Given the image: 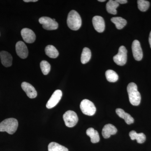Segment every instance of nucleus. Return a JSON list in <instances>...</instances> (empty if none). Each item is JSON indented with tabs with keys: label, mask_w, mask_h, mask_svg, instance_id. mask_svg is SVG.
<instances>
[{
	"label": "nucleus",
	"mask_w": 151,
	"mask_h": 151,
	"mask_svg": "<svg viewBox=\"0 0 151 151\" xmlns=\"http://www.w3.org/2000/svg\"><path fill=\"white\" fill-rule=\"evenodd\" d=\"M119 6V4L116 1L110 0L106 4V9L109 14L115 15L117 13L116 9Z\"/></svg>",
	"instance_id": "6ab92c4d"
},
{
	"label": "nucleus",
	"mask_w": 151,
	"mask_h": 151,
	"mask_svg": "<svg viewBox=\"0 0 151 151\" xmlns=\"http://www.w3.org/2000/svg\"><path fill=\"white\" fill-rule=\"evenodd\" d=\"M48 151H68V149L58 143L52 142L49 144Z\"/></svg>",
	"instance_id": "4be33fe9"
},
{
	"label": "nucleus",
	"mask_w": 151,
	"mask_h": 151,
	"mask_svg": "<svg viewBox=\"0 0 151 151\" xmlns=\"http://www.w3.org/2000/svg\"><path fill=\"white\" fill-rule=\"evenodd\" d=\"M46 55L52 58H55L59 55V52L57 49L53 45H48L45 48Z\"/></svg>",
	"instance_id": "aec40b11"
},
{
	"label": "nucleus",
	"mask_w": 151,
	"mask_h": 151,
	"mask_svg": "<svg viewBox=\"0 0 151 151\" xmlns=\"http://www.w3.org/2000/svg\"><path fill=\"white\" fill-rule=\"evenodd\" d=\"M37 0H24V1L25 2H35L37 1Z\"/></svg>",
	"instance_id": "cd10ccee"
},
{
	"label": "nucleus",
	"mask_w": 151,
	"mask_h": 151,
	"mask_svg": "<svg viewBox=\"0 0 151 151\" xmlns=\"http://www.w3.org/2000/svg\"><path fill=\"white\" fill-rule=\"evenodd\" d=\"M116 113L120 118L124 119L127 124L130 125V124L134 123V118L132 117L130 114L126 113L124 110L121 108L116 109Z\"/></svg>",
	"instance_id": "dca6fc26"
},
{
	"label": "nucleus",
	"mask_w": 151,
	"mask_h": 151,
	"mask_svg": "<svg viewBox=\"0 0 151 151\" xmlns=\"http://www.w3.org/2000/svg\"><path fill=\"white\" fill-rule=\"evenodd\" d=\"M105 1H106L105 0H98V1L102 2H105Z\"/></svg>",
	"instance_id": "c756f323"
},
{
	"label": "nucleus",
	"mask_w": 151,
	"mask_h": 151,
	"mask_svg": "<svg viewBox=\"0 0 151 151\" xmlns=\"http://www.w3.org/2000/svg\"><path fill=\"white\" fill-rule=\"evenodd\" d=\"M39 22L42 25V27L47 30H55L58 28V23L48 17H42L39 19Z\"/></svg>",
	"instance_id": "0eeeda50"
},
{
	"label": "nucleus",
	"mask_w": 151,
	"mask_h": 151,
	"mask_svg": "<svg viewBox=\"0 0 151 151\" xmlns=\"http://www.w3.org/2000/svg\"><path fill=\"white\" fill-rule=\"evenodd\" d=\"M17 54L22 59L27 58L28 55V50L25 44L22 41H19L16 45Z\"/></svg>",
	"instance_id": "9b49d317"
},
{
	"label": "nucleus",
	"mask_w": 151,
	"mask_h": 151,
	"mask_svg": "<svg viewBox=\"0 0 151 151\" xmlns=\"http://www.w3.org/2000/svg\"><path fill=\"white\" fill-rule=\"evenodd\" d=\"M130 103L134 106H138L140 103L141 96L138 91L137 84L131 82L128 84L127 88Z\"/></svg>",
	"instance_id": "f257e3e1"
},
{
	"label": "nucleus",
	"mask_w": 151,
	"mask_h": 151,
	"mask_svg": "<svg viewBox=\"0 0 151 151\" xmlns=\"http://www.w3.org/2000/svg\"><path fill=\"white\" fill-rule=\"evenodd\" d=\"M0 58L3 65L6 67L11 66L12 64L13 58L12 55L7 52L1 51L0 52Z\"/></svg>",
	"instance_id": "2eb2a0df"
},
{
	"label": "nucleus",
	"mask_w": 151,
	"mask_h": 151,
	"mask_svg": "<svg viewBox=\"0 0 151 151\" xmlns=\"http://www.w3.org/2000/svg\"><path fill=\"white\" fill-rule=\"evenodd\" d=\"M127 50L125 47L121 46L119 47L118 54L113 57V60L119 65H124L127 62Z\"/></svg>",
	"instance_id": "423d86ee"
},
{
	"label": "nucleus",
	"mask_w": 151,
	"mask_h": 151,
	"mask_svg": "<svg viewBox=\"0 0 151 151\" xmlns=\"http://www.w3.org/2000/svg\"><path fill=\"white\" fill-rule=\"evenodd\" d=\"M67 24L68 27L73 30H77L81 27V19L77 12L72 10L69 13L68 16Z\"/></svg>",
	"instance_id": "7ed1b4c3"
},
{
	"label": "nucleus",
	"mask_w": 151,
	"mask_h": 151,
	"mask_svg": "<svg viewBox=\"0 0 151 151\" xmlns=\"http://www.w3.org/2000/svg\"><path fill=\"white\" fill-rule=\"evenodd\" d=\"M107 80L111 82H115L119 79V76L115 71L112 70H108L105 72Z\"/></svg>",
	"instance_id": "b1692460"
},
{
	"label": "nucleus",
	"mask_w": 151,
	"mask_h": 151,
	"mask_svg": "<svg viewBox=\"0 0 151 151\" xmlns=\"http://www.w3.org/2000/svg\"><path fill=\"white\" fill-rule=\"evenodd\" d=\"M92 24L97 32H103L105 30V23L104 19L99 16H94L92 19Z\"/></svg>",
	"instance_id": "ddd939ff"
},
{
	"label": "nucleus",
	"mask_w": 151,
	"mask_h": 151,
	"mask_svg": "<svg viewBox=\"0 0 151 151\" xmlns=\"http://www.w3.org/2000/svg\"><path fill=\"white\" fill-rule=\"evenodd\" d=\"M62 96V92L60 90H56L52 94L51 97L47 101V108L51 109L56 106L60 101Z\"/></svg>",
	"instance_id": "6e6552de"
},
{
	"label": "nucleus",
	"mask_w": 151,
	"mask_h": 151,
	"mask_svg": "<svg viewBox=\"0 0 151 151\" xmlns=\"http://www.w3.org/2000/svg\"><path fill=\"white\" fill-rule=\"evenodd\" d=\"M116 1L119 4H125L128 2V1L127 0H116Z\"/></svg>",
	"instance_id": "bb28decb"
},
{
	"label": "nucleus",
	"mask_w": 151,
	"mask_h": 151,
	"mask_svg": "<svg viewBox=\"0 0 151 151\" xmlns=\"http://www.w3.org/2000/svg\"><path fill=\"white\" fill-rule=\"evenodd\" d=\"M91 58V52L90 49L87 47L83 49L81 53V63L86 64L90 60Z\"/></svg>",
	"instance_id": "5701e85b"
},
{
	"label": "nucleus",
	"mask_w": 151,
	"mask_h": 151,
	"mask_svg": "<svg viewBox=\"0 0 151 151\" xmlns=\"http://www.w3.org/2000/svg\"><path fill=\"white\" fill-rule=\"evenodd\" d=\"M63 119L65 126L71 128L76 125L78 122V117L77 114L74 111H66L63 115Z\"/></svg>",
	"instance_id": "39448f33"
},
{
	"label": "nucleus",
	"mask_w": 151,
	"mask_h": 151,
	"mask_svg": "<svg viewBox=\"0 0 151 151\" xmlns=\"http://www.w3.org/2000/svg\"><path fill=\"white\" fill-rule=\"evenodd\" d=\"M21 34L24 40L27 43H32L35 41V34L32 30L25 28L22 30Z\"/></svg>",
	"instance_id": "9d476101"
},
{
	"label": "nucleus",
	"mask_w": 151,
	"mask_h": 151,
	"mask_svg": "<svg viewBox=\"0 0 151 151\" xmlns=\"http://www.w3.org/2000/svg\"><path fill=\"white\" fill-rule=\"evenodd\" d=\"M86 134L91 139V141L92 143H97L100 141L99 133L93 128H89L86 130Z\"/></svg>",
	"instance_id": "a211bd4d"
},
{
	"label": "nucleus",
	"mask_w": 151,
	"mask_h": 151,
	"mask_svg": "<svg viewBox=\"0 0 151 151\" xmlns=\"http://www.w3.org/2000/svg\"><path fill=\"white\" fill-rule=\"evenodd\" d=\"M117 129L115 126L111 124L105 125L102 130V135L105 139H108L111 135L116 134Z\"/></svg>",
	"instance_id": "4468645a"
},
{
	"label": "nucleus",
	"mask_w": 151,
	"mask_h": 151,
	"mask_svg": "<svg viewBox=\"0 0 151 151\" xmlns=\"http://www.w3.org/2000/svg\"><path fill=\"white\" fill-rule=\"evenodd\" d=\"M149 43H150V46L151 48V31L150 33V36H149Z\"/></svg>",
	"instance_id": "c85d7f7f"
},
{
	"label": "nucleus",
	"mask_w": 151,
	"mask_h": 151,
	"mask_svg": "<svg viewBox=\"0 0 151 151\" xmlns=\"http://www.w3.org/2000/svg\"><path fill=\"white\" fill-rule=\"evenodd\" d=\"M129 135L132 140H137V142L139 144H142L145 142L146 137L144 133L138 134L135 131H132L130 132Z\"/></svg>",
	"instance_id": "f3484780"
},
{
	"label": "nucleus",
	"mask_w": 151,
	"mask_h": 151,
	"mask_svg": "<svg viewBox=\"0 0 151 151\" xmlns=\"http://www.w3.org/2000/svg\"><path fill=\"white\" fill-rule=\"evenodd\" d=\"M21 86L28 97L31 99L35 98L37 96V92L35 88L29 83L27 82H22Z\"/></svg>",
	"instance_id": "f8f14e48"
},
{
	"label": "nucleus",
	"mask_w": 151,
	"mask_h": 151,
	"mask_svg": "<svg viewBox=\"0 0 151 151\" xmlns=\"http://www.w3.org/2000/svg\"><path fill=\"white\" fill-rule=\"evenodd\" d=\"M111 22L115 25L116 28L121 29L126 25L127 21L126 19L121 17H115L111 19Z\"/></svg>",
	"instance_id": "412c9836"
},
{
	"label": "nucleus",
	"mask_w": 151,
	"mask_h": 151,
	"mask_svg": "<svg viewBox=\"0 0 151 151\" xmlns=\"http://www.w3.org/2000/svg\"><path fill=\"white\" fill-rule=\"evenodd\" d=\"M18 127V122L16 119H6L0 123V132H6L10 134H13L16 132Z\"/></svg>",
	"instance_id": "f03ea898"
},
{
	"label": "nucleus",
	"mask_w": 151,
	"mask_h": 151,
	"mask_svg": "<svg viewBox=\"0 0 151 151\" xmlns=\"http://www.w3.org/2000/svg\"><path fill=\"white\" fill-rule=\"evenodd\" d=\"M40 66L42 72L44 75H46L50 70V65L46 60H42L40 63Z\"/></svg>",
	"instance_id": "393cba45"
},
{
	"label": "nucleus",
	"mask_w": 151,
	"mask_h": 151,
	"mask_svg": "<svg viewBox=\"0 0 151 151\" xmlns=\"http://www.w3.org/2000/svg\"><path fill=\"white\" fill-rule=\"evenodd\" d=\"M80 108L83 114L87 116H93L96 111V108L94 103L87 99H84L81 101Z\"/></svg>",
	"instance_id": "20e7f679"
},
{
	"label": "nucleus",
	"mask_w": 151,
	"mask_h": 151,
	"mask_svg": "<svg viewBox=\"0 0 151 151\" xmlns=\"http://www.w3.org/2000/svg\"><path fill=\"white\" fill-rule=\"evenodd\" d=\"M138 8L142 12H146L150 7V2L145 0H138L137 1Z\"/></svg>",
	"instance_id": "a878e982"
},
{
	"label": "nucleus",
	"mask_w": 151,
	"mask_h": 151,
	"mask_svg": "<svg viewBox=\"0 0 151 151\" xmlns=\"http://www.w3.org/2000/svg\"><path fill=\"white\" fill-rule=\"evenodd\" d=\"M132 50L133 56L136 60L140 61L142 59L143 52L139 41L135 40L133 41L132 44Z\"/></svg>",
	"instance_id": "1a4fd4ad"
}]
</instances>
